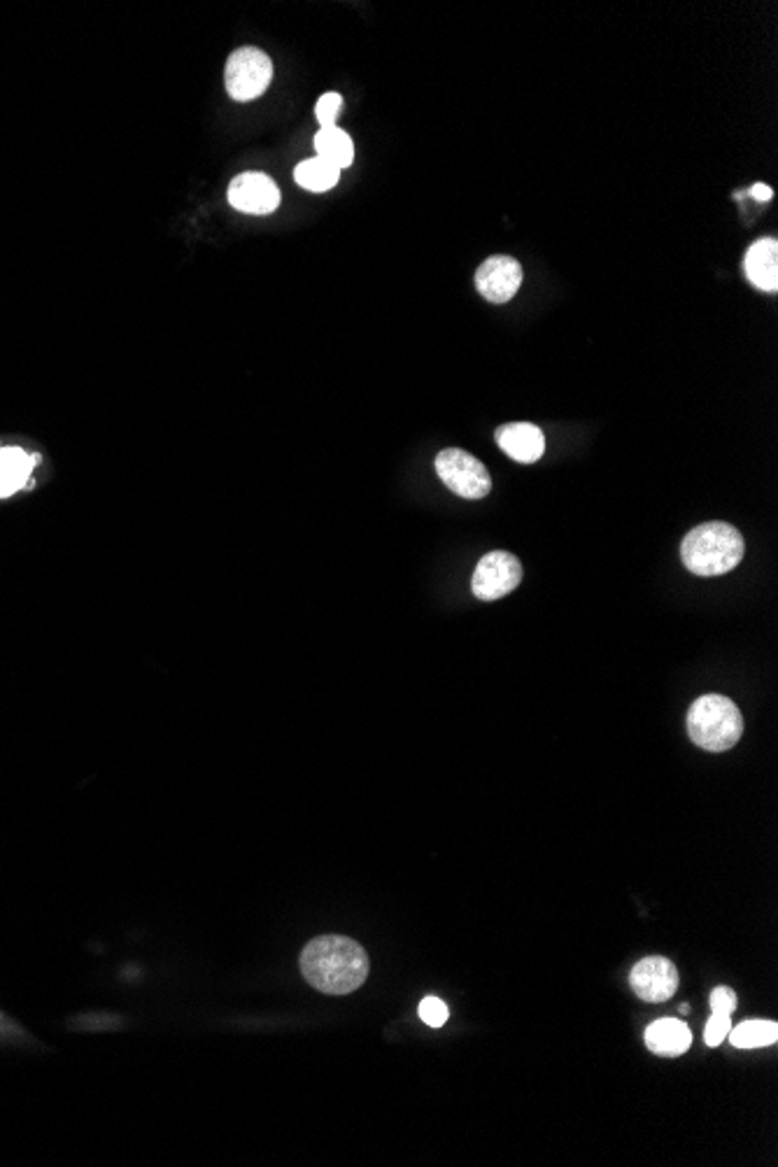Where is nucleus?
I'll return each instance as SVG.
<instances>
[{
  "mask_svg": "<svg viewBox=\"0 0 778 1167\" xmlns=\"http://www.w3.org/2000/svg\"><path fill=\"white\" fill-rule=\"evenodd\" d=\"M299 963L305 981L326 996L355 993L371 969L362 944L341 935L310 940Z\"/></svg>",
  "mask_w": 778,
  "mask_h": 1167,
  "instance_id": "nucleus-1",
  "label": "nucleus"
},
{
  "mask_svg": "<svg viewBox=\"0 0 778 1167\" xmlns=\"http://www.w3.org/2000/svg\"><path fill=\"white\" fill-rule=\"evenodd\" d=\"M746 543L742 532L727 522H707L690 530L680 543V557L697 576H721L744 559Z\"/></svg>",
  "mask_w": 778,
  "mask_h": 1167,
  "instance_id": "nucleus-2",
  "label": "nucleus"
},
{
  "mask_svg": "<svg viewBox=\"0 0 778 1167\" xmlns=\"http://www.w3.org/2000/svg\"><path fill=\"white\" fill-rule=\"evenodd\" d=\"M688 734L699 748L725 753L742 738L744 715L732 699L723 694H704L688 711Z\"/></svg>",
  "mask_w": 778,
  "mask_h": 1167,
  "instance_id": "nucleus-3",
  "label": "nucleus"
},
{
  "mask_svg": "<svg viewBox=\"0 0 778 1167\" xmlns=\"http://www.w3.org/2000/svg\"><path fill=\"white\" fill-rule=\"evenodd\" d=\"M274 64L259 47H241L226 62V91L233 101H255L268 89Z\"/></svg>",
  "mask_w": 778,
  "mask_h": 1167,
  "instance_id": "nucleus-4",
  "label": "nucleus"
},
{
  "mask_svg": "<svg viewBox=\"0 0 778 1167\" xmlns=\"http://www.w3.org/2000/svg\"><path fill=\"white\" fill-rule=\"evenodd\" d=\"M436 474L447 490L464 499H482L492 490V478L485 464L459 447H447L438 453Z\"/></svg>",
  "mask_w": 778,
  "mask_h": 1167,
  "instance_id": "nucleus-5",
  "label": "nucleus"
},
{
  "mask_svg": "<svg viewBox=\"0 0 778 1167\" xmlns=\"http://www.w3.org/2000/svg\"><path fill=\"white\" fill-rule=\"evenodd\" d=\"M522 580V564L515 555L494 551L485 555L474 571L471 588L480 601H494L513 592Z\"/></svg>",
  "mask_w": 778,
  "mask_h": 1167,
  "instance_id": "nucleus-6",
  "label": "nucleus"
},
{
  "mask_svg": "<svg viewBox=\"0 0 778 1167\" xmlns=\"http://www.w3.org/2000/svg\"><path fill=\"white\" fill-rule=\"evenodd\" d=\"M522 266L509 255L485 259L476 270V289L492 303H509L522 287Z\"/></svg>",
  "mask_w": 778,
  "mask_h": 1167,
  "instance_id": "nucleus-7",
  "label": "nucleus"
},
{
  "mask_svg": "<svg viewBox=\"0 0 778 1167\" xmlns=\"http://www.w3.org/2000/svg\"><path fill=\"white\" fill-rule=\"evenodd\" d=\"M630 983L644 1002H667L678 988V969L669 958L651 956L634 965Z\"/></svg>",
  "mask_w": 778,
  "mask_h": 1167,
  "instance_id": "nucleus-8",
  "label": "nucleus"
},
{
  "mask_svg": "<svg viewBox=\"0 0 778 1167\" xmlns=\"http://www.w3.org/2000/svg\"><path fill=\"white\" fill-rule=\"evenodd\" d=\"M229 203L247 215H270L280 205V189L264 173H243L229 185Z\"/></svg>",
  "mask_w": 778,
  "mask_h": 1167,
  "instance_id": "nucleus-9",
  "label": "nucleus"
},
{
  "mask_svg": "<svg viewBox=\"0 0 778 1167\" xmlns=\"http://www.w3.org/2000/svg\"><path fill=\"white\" fill-rule=\"evenodd\" d=\"M497 445L520 464H534L546 453V438L532 422H513L497 430Z\"/></svg>",
  "mask_w": 778,
  "mask_h": 1167,
  "instance_id": "nucleus-10",
  "label": "nucleus"
},
{
  "mask_svg": "<svg viewBox=\"0 0 778 1167\" xmlns=\"http://www.w3.org/2000/svg\"><path fill=\"white\" fill-rule=\"evenodd\" d=\"M692 1044L690 1027L678 1019H659L646 1027V1046L655 1056H683Z\"/></svg>",
  "mask_w": 778,
  "mask_h": 1167,
  "instance_id": "nucleus-11",
  "label": "nucleus"
},
{
  "mask_svg": "<svg viewBox=\"0 0 778 1167\" xmlns=\"http://www.w3.org/2000/svg\"><path fill=\"white\" fill-rule=\"evenodd\" d=\"M748 280L763 291L778 289V243L776 238H763L751 245L744 259Z\"/></svg>",
  "mask_w": 778,
  "mask_h": 1167,
  "instance_id": "nucleus-12",
  "label": "nucleus"
},
{
  "mask_svg": "<svg viewBox=\"0 0 778 1167\" xmlns=\"http://www.w3.org/2000/svg\"><path fill=\"white\" fill-rule=\"evenodd\" d=\"M35 464H41V455H29L22 447L0 445V497H10L26 488Z\"/></svg>",
  "mask_w": 778,
  "mask_h": 1167,
  "instance_id": "nucleus-13",
  "label": "nucleus"
},
{
  "mask_svg": "<svg viewBox=\"0 0 778 1167\" xmlns=\"http://www.w3.org/2000/svg\"><path fill=\"white\" fill-rule=\"evenodd\" d=\"M315 149L318 157L332 162L336 168H347L355 159V145L349 135L338 126L320 129L315 135Z\"/></svg>",
  "mask_w": 778,
  "mask_h": 1167,
  "instance_id": "nucleus-14",
  "label": "nucleus"
},
{
  "mask_svg": "<svg viewBox=\"0 0 778 1167\" xmlns=\"http://www.w3.org/2000/svg\"><path fill=\"white\" fill-rule=\"evenodd\" d=\"M294 180L299 187L308 189V191H329L334 189L341 180V168H336L332 162H326L322 157H313L308 159L303 164L297 166L294 170Z\"/></svg>",
  "mask_w": 778,
  "mask_h": 1167,
  "instance_id": "nucleus-15",
  "label": "nucleus"
},
{
  "mask_svg": "<svg viewBox=\"0 0 778 1167\" xmlns=\"http://www.w3.org/2000/svg\"><path fill=\"white\" fill-rule=\"evenodd\" d=\"M730 1042L734 1048H763L771 1046L778 1040V1023L776 1021H746L730 1030Z\"/></svg>",
  "mask_w": 778,
  "mask_h": 1167,
  "instance_id": "nucleus-16",
  "label": "nucleus"
},
{
  "mask_svg": "<svg viewBox=\"0 0 778 1167\" xmlns=\"http://www.w3.org/2000/svg\"><path fill=\"white\" fill-rule=\"evenodd\" d=\"M341 108H343L341 93H336V91L324 93L322 99L318 101V105H315V116H318L320 126H322V129H326V126H336V116H338Z\"/></svg>",
  "mask_w": 778,
  "mask_h": 1167,
  "instance_id": "nucleus-17",
  "label": "nucleus"
},
{
  "mask_svg": "<svg viewBox=\"0 0 778 1167\" xmlns=\"http://www.w3.org/2000/svg\"><path fill=\"white\" fill-rule=\"evenodd\" d=\"M447 1016H451V1011H447V1004L443 1000L430 996L420 1002V1019L430 1027L445 1025Z\"/></svg>",
  "mask_w": 778,
  "mask_h": 1167,
  "instance_id": "nucleus-18",
  "label": "nucleus"
},
{
  "mask_svg": "<svg viewBox=\"0 0 778 1167\" xmlns=\"http://www.w3.org/2000/svg\"><path fill=\"white\" fill-rule=\"evenodd\" d=\"M730 1030H732V1021L727 1014H713L704 1030V1042L709 1046H721L723 1040L730 1035Z\"/></svg>",
  "mask_w": 778,
  "mask_h": 1167,
  "instance_id": "nucleus-19",
  "label": "nucleus"
},
{
  "mask_svg": "<svg viewBox=\"0 0 778 1167\" xmlns=\"http://www.w3.org/2000/svg\"><path fill=\"white\" fill-rule=\"evenodd\" d=\"M711 1009H713V1014H727V1016L734 1014V1009H736V993H734V990L727 988V986L715 988L713 993H711Z\"/></svg>",
  "mask_w": 778,
  "mask_h": 1167,
  "instance_id": "nucleus-20",
  "label": "nucleus"
},
{
  "mask_svg": "<svg viewBox=\"0 0 778 1167\" xmlns=\"http://www.w3.org/2000/svg\"><path fill=\"white\" fill-rule=\"evenodd\" d=\"M751 193H753V199H755V201H760V203H767V201H771V197H774L771 187H767V185H755V187L751 189Z\"/></svg>",
  "mask_w": 778,
  "mask_h": 1167,
  "instance_id": "nucleus-21",
  "label": "nucleus"
},
{
  "mask_svg": "<svg viewBox=\"0 0 778 1167\" xmlns=\"http://www.w3.org/2000/svg\"><path fill=\"white\" fill-rule=\"evenodd\" d=\"M678 1011H680V1014H690V1007H688V1004H680Z\"/></svg>",
  "mask_w": 778,
  "mask_h": 1167,
  "instance_id": "nucleus-22",
  "label": "nucleus"
}]
</instances>
